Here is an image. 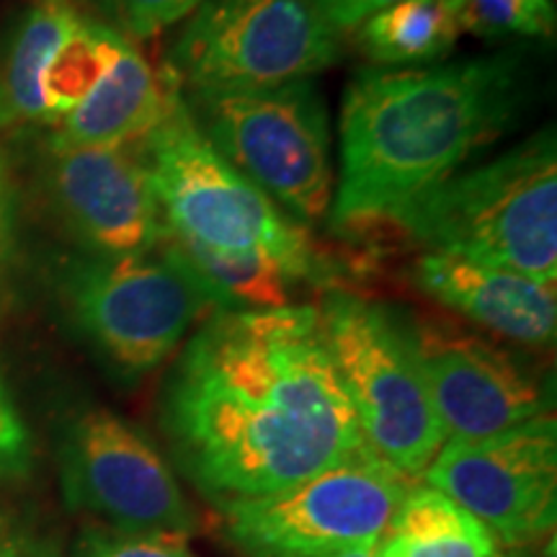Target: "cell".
<instances>
[{
    "instance_id": "obj_17",
    "label": "cell",
    "mask_w": 557,
    "mask_h": 557,
    "mask_svg": "<svg viewBox=\"0 0 557 557\" xmlns=\"http://www.w3.org/2000/svg\"><path fill=\"white\" fill-rule=\"evenodd\" d=\"M165 246L184 263L209 305L218 310H278L292 302V289L302 284L287 267L261 253L207 248L165 230Z\"/></svg>"
},
{
    "instance_id": "obj_18",
    "label": "cell",
    "mask_w": 557,
    "mask_h": 557,
    "mask_svg": "<svg viewBox=\"0 0 557 557\" xmlns=\"http://www.w3.org/2000/svg\"><path fill=\"white\" fill-rule=\"evenodd\" d=\"M359 26V47L382 67L444 58L465 32L459 0H400Z\"/></svg>"
},
{
    "instance_id": "obj_11",
    "label": "cell",
    "mask_w": 557,
    "mask_h": 557,
    "mask_svg": "<svg viewBox=\"0 0 557 557\" xmlns=\"http://www.w3.org/2000/svg\"><path fill=\"white\" fill-rule=\"evenodd\" d=\"M65 491L75 506L127 532H197V513L165 457L111 410H86L65 442Z\"/></svg>"
},
{
    "instance_id": "obj_19",
    "label": "cell",
    "mask_w": 557,
    "mask_h": 557,
    "mask_svg": "<svg viewBox=\"0 0 557 557\" xmlns=\"http://www.w3.org/2000/svg\"><path fill=\"white\" fill-rule=\"evenodd\" d=\"M78 11L70 0H39L26 11L21 24L13 32L5 62L3 86L9 120L45 122V101H41V75L60 50L62 41L78 29Z\"/></svg>"
},
{
    "instance_id": "obj_12",
    "label": "cell",
    "mask_w": 557,
    "mask_h": 557,
    "mask_svg": "<svg viewBox=\"0 0 557 557\" xmlns=\"http://www.w3.org/2000/svg\"><path fill=\"white\" fill-rule=\"evenodd\" d=\"M447 438H483L547 413L524 361L491 341L429 318H403Z\"/></svg>"
},
{
    "instance_id": "obj_1",
    "label": "cell",
    "mask_w": 557,
    "mask_h": 557,
    "mask_svg": "<svg viewBox=\"0 0 557 557\" xmlns=\"http://www.w3.org/2000/svg\"><path fill=\"white\" fill-rule=\"evenodd\" d=\"M160 426L214 508L287 491L369 449L310 305L214 310L165 380Z\"/></svg>"
},
{
    "instance_id": "obj_27",
    "label": "cell",
    "mask_w": 557,
    "mask_h": 557,
    "mask_svg": "<svg viewBox=\"0 0 557 557\" xmlns=\"http://www.w3.org/2000/svg\"><path fill=\"white\" fill-rule=\"evenodd\" d=\"M374 547H377V545L351 547V549H344V553H338V555H333V557H374Z\"/></svg>"
},
{
    "instance_id": "obj_26",
    "label": "cell",
    "mask_w": 557,
    "mask_h": 557,
    "mask_svg": "<svg viewBox=\"0 0 557 557\" xmlns=\"http://www.w3.org/2000/svg\"><path fill=\"white\" fill-rule=\"evenodd\" d=\"M11 227H13V194L9 171H5V160L0 156V284H3L5 261H9L11 250Z\"/></svg>"
},
{
    "instance_id": "obj_25",
    "label": "cell",
    "mask_w": 557,
    "mask_h": 557,
    "mask_svg": "<svg viewBox=\"0 0 557 557\" xmlns=\"http://www.w3.org/2000/svg\"><path fill=\"white\" fill-rule=\"evenodd\" d=\"M312 3L318 5L325 18H329L333 29L344 32L364 24L369 16L400 3V0H312Z\"/></svg>"
},
{
    "instance_id": "obj_2",
    "label": "cell",
    "mask_w": 557,
    "mask_h": 557,
    "mask_svg": "<svg viewBox=\"0 0 557 557\" xmlns=\"http://www.w3.org/2000/svg\"><path fill=\"white\" fill-rule=\"evenodd\" d=\"M524 101L513 58L361 70L341 109L333 225L389 220L491 145Z\"/></svg>"
},
{
    "instance_id": "obj_10",
    "label": "cell",
    "mask_w": 557,
    "mask_h": 557,
    "mask_svg": "<svg viewBox=\"0 0 557 557\" xmlns=\"http://www.w3.org/2000/svg\"><path fill=\"white\" fill-rule=\"evenodd\" d=\"M423 478L483 521L500 545L545 537L557 519L555 418L537 416L483 438H447Z\"/></svg>"
},
{
    "instance_id": "obj_9",
    "label": "cell",
    "mask_w": 557,
    "mask_h": 557,
    "mask_svg": "<svg viewBox=\"0 0 557 557\" xmlns=\"http://www.w3.org/2000/svg\"><path fill=\"white\" fill-rule=\"evenodd\" d=\"M65 299L78 331L124 380L163 364L212 308L163 240L148 253L73 263Z\"/></svg>"
},
{
    "instance_id": "obj_21",
    "label": "cell",
    "mask_w": 557,
    "mask_h": 557,
    "mask_svg": "<svg viewBox=\"0 0 557 557\" xmlns=\"http://www.w3.org/2000/svg\"><path fill=\"white\" fill-rule=\"evenodd\" d=\"M462 29L483 39L553 37L555 0H459Z\"/></svg>"
},
{
    "instance_id": "obj_28",
    "label": "cell",
    "mask_w": 557,
    "mask_h": 557,
    "mask_svg": "<svg viewBox=\"0 0 557 557\" xmlns=\"http://www.w3.org/2000/svg\"><path fill=\"white\" fill-rule=\"evenodd\" d=\"M0 557H29V555L18 553V549H16V547H13V545H9V542H5L3 537H0Z\"/></svg>"
},
{
    "instance_id": "obj_24",
    "label": "cell",
    "mask_w": 557,
    "mask_h": 557,
    "mask_svg": "<svg viewBox=\"0 0 557 557\" xmlns=\"http://www.w3.org/2000/svg\"><path fill=\"white\" fill-rule=\"evenodd\" d=\"M32 465V438L0 377V478L24 475Z\"/></svg>"
},
{
    "instance_id": "obj_6",
    "label": "cell",
    "mask_w": 557,
    "mask_h": 557,
    "mask_svg": "<svg viewBox=\"0 0 557 557\" xmlns=\"http://www.w3.org/2000/svg\"><path fill=\"white\" fill-rule=\"evenodd\" d=\"M186 103L212 148L289 218L310 225L331 212L329 114L312 78Z\"/></svg>"
},
{
    "instance_id": "obj_29",
    "label": "cell",
    "mask_w": 557,
    "mask_h": 557,
    "mask_svg": "<svg viewBox=\"0 0 557 557\" xmlns=\"http://www.w3.org/2000/svg\"><path fill=\"white\" fill-rule=\"evenodd\" d=\"M9 120V107H5V96H3V86H0V124Z\"/></svg>"
},
{
    "instance_id": "obj_8",
    "label": "cell",
    "mask_w": 557,
    "mask_h": 557,
    "mask_svg": "<svg viewBox=\"0 0 557 557\" xmlns=\"http://www.w3.org/2000/svg\"><path fill=\"white\" fill-rule=\"evenodd\" d=\"M410 487L367 449L287 491L218 506L220 529L246 557H333L377 545Z\"/></svg>"
},
{
    "instance_id": "obj_16",
    "label": "cell",
    "mask_w": 557,
    "mask_h": 557,
    "mask_svg": "<svg viewBox=\"0 0 557 557\" xmlns=\"http://www.w3.org/2000/svg\"><path fill=\"white\" fill-rule=\"evenodd\" d=\"M374 557H504L496 534L431 485L410 487Z\"/></svg>"
},
{
    "instance_id": "obj_5",
    "label": "cell",
    "mask_w": 557,
    "mask_h": 557,
    "mask_svg": "<svg viewBox=\"0 0 557 557\" xmlns=\"http://www.w3.org/2000/svg\"><path fill=\"white\" fill-rule=\"evenodd\" d=\"M318 318L367 447L406 478L423 475L447 434L406 320L385 305L346 292L325 297Z\"/></svg>"
},
{
    "instance_id": "obj_22",
    "label": "cell",
    "mask_w": 557,
    "mask_h": 557,
    "mask_svg": "<svg viewBox=\"0 0 557 557\" xmlns=\"http://www.w3.org/2000/svg\"><path fill=\"white\" fill-rule=\"evenodd\" d=\"M75 557H197L189 540L176 534L127 532L114 527H88L75 545Z\"/></svg>"
},
{
    "instance_id": "obj_20",
    "label": "cell",
    "mask_w": 557,
    "mask_h": 557,
    "mask_svg": "<svg viewBox=\"0 0 557 557\" xmlns=\"http://www.w3.org/2000/svg\"><path fill=\"white\" fill-rule=\"evenodd\" d=\"M111 26L83 18L41 75V101L50 124H60L88 99L109 65Z\"/></svg>"
},
{
    "instance_id": "obj_14",
    "label": "cell",
    "mask_w": 557,
    "mask_h": 557,
    "mask_svg": "<svg viewBox=\"0 0 557 557\" xmlns=\"http://www.w3.org/2000/svg\"><path fill=\"white\" fill-rule=\"evenodd\" d=\"M413 284L438 305L500 338L524 346H549L555 341V282L426 250L413 263Z\"/></svg>"
},
{
    "instance_id": "obj_15",
    "label": "cell",
    "mask_w": 557,
    "mask_h": 557,
    "mask_svg": "<svg viewBox=\"0 0 557 557\" xmlns=\"http://www.w3.org/2000/svg\"><path fill=\"white\" fill-rule=\"evenodd\" d=\"M171 78L156 75L145 54L120 32H111L109 65L88 99L54 129L50 148L135 145L163 120Z\"/></svg>"
},
{
    "instance_id": "obj_13",
    "label": "cell",
    "mask_w": 557,
    "mask_h": 557,
    "mask_svg": "<svg viewBox=\"0 0 557 557\" xmlns=\"http://www.w3.org/2000/svg\"><path fill=\"white\" fill-rule=\"evenodd\" d=\"M47 189L70 235L94 259L148 253L169 230L135 145L50 148Z\"/></svg>"
},
{
    "instance_id": "obj_7",
    "label": "cell",
    "mask_w": 557,
    "mask_h": 557,
    "mask_svg": "<svg viewBox=\"0 0 557 557\" xmlns=\"http://www.w3.org/2000/svg\"><path fill=\"white\" fill-rule=\"evenodd\" d=\"M338 32L312 0H201L165 73L186 99L308 81L338 60Z\"/></svg>"
},
{
    "instance_id": "obj_23",
    "label": "cell",
    "mask_w": 557,
    "mask_h": 557,
    "mask_svg": "<svg viewBox=\"0 0 557 557\" xmlns=\"http://www.w3.org/2000/svg\"><path fill=\"white\" fill-rule=\"evenodd\" d=\"M127 32L150 39L199 9L201 0H114Z\"/></svg>"
},
{
    "instance_id": "obj_3",
    "label": "cell",
    "mask_w": 557,
    "mask_h": 557,
    "mask_svg": "<svg viewBox=\"0 0 557 557\" xmlns=\"http://www.w3.org/2000/svg\"><path fill=\"white\" fill-rule=\"evenodd\" d=\"M389 222L406 230L429 253L459 256L555 282V132L542 129L491 163L455 173Z\"/></svg>"
},
{
    "instance_id": "obj_4",
    "label": "cell",
    "mask_w": 557,
    "mask_h": 557,
    "mask_svg": "<svg viewBox=\"0 0 557 557\" xmlns=\"http://www.w3.org/2000/svg\"><path fill=\"white\" fill-rule=\"evenodd\" d=\"M139 145L171 233L207 248L269 256L299 282L323 284L331 276V261L310 230L274 205L201 135L173 78L163 120Z\"/></svg>"
}]
</instances>
